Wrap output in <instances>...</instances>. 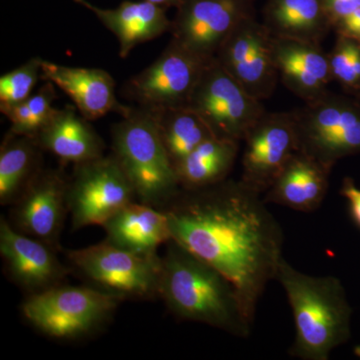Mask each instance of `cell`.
Wrapping results in <instances>:
<instances>
[{
	"mask_svg": "<svg viewBox=\"0 0 360 360\" xmlns=\"http://www.w3.org/2000/svg\"><path fill=\"white\" fill-rule=\"evenodd\" d=\"M172 239L231 281L246 317L255 323L257 304L283 259V231L262 193L229 179L186 191L161 208Z\"/></svg>",
	"mask_w": 360,
	"mask_h": 360,
	"instance_id": "6da1fadb",
	"label": "cell"
},
{
	"mask_svg": "<svg viewBox=\"0 0 360 360\" xmlns=\"http://www.w3.org/2000/svg\"><path fill=\"white\" fill-rule=\"evenodd\" d=\"M167 245L161 257L160 297L170 312L181 321L248 338L253 324L231 281L172 239Z\"/></svg>",
	"mask_w": 360,
	"mask_h": 360,
	"instance_id": "7a4b0ae2",
	"label": "cell"
},
{
	"mask_svg": "<svg viewBox=\"0 0 360 360\" xmlns=\"http://www.w3.org/2000/svg\"><path fill=\"white\" fill-rule=\"evenodd\" d=\"M276 281L292 311L295 338L290 354L302 360H328L350 338L352 307L338 277L314 276L281 259Z\"/></svg>",
	"mask_w": 360,
	"mask_h": 360,
	"instance_id": "3957f363",
	"label": "cell"
},
{
	"mask_svg": "<svg viewBox=\"0 0 360 360\" xmlns=\"http://www.w3.org/2000/svg\"><path fill=\"white\" fill-rule=\"evenodd\" d=\"M112 150L141 202L161 210L181 191L155 118L148 110H131L115 125Z\"/></svg>",
	"mask_w": 360,
	"mask_h": 360,
	"instance_id": "277c9868",
	"label": "cell"
},
{
	"mask_svg": "<svg viewBox=\"0 0 360 360\" xmlns=\"http://www.w3.org/2000/svg\"><path fill=\"white\" fill-rule=\"evenodd\" d=\"M122 300L94 286L59 284L28 295L21 311L26 321L44 335L75 340L101 328Z\"/></svg>",
	"mask_w": 360,
	"mask_h": 360,
	"instance_id": "5b68a950",
	"label": "cell"
},
{
	"mask_svg": "<svg viewBox=\"0 0 360 360\" xmlns=\"http://www.w3.org/2000/svg\"><path fill=\"white\" fill-rule=\"evenodd\" d=\"M290 112L298 150L329 172L338 160L360 155V104L354 96L328 91Z\"/></svg>",
	"mask_w": 360,
	"mask_h": 360,
	"instance_id": "8992f818",
	"label": "cell"
},
{
	"mask_svg": "<svg viewBox=\"0 0 360 360\" xmlns=\"http://www.w3.org/2000/svg\"><path fill=\"white\" fill-rule=\"evenodd\" d=\"M71 266L94 284L123 300L160 296L161 257L141 255L106 243L66 252Z\"/></svg>",
	"mask_w": 360,
	"mask_h": 360,
	"instance_id": "52a82bcc",
	"label": "cell"
},
{
	"mask_svg": "<svg viewBox=\"0 0 360 360\" xmlns=\"http://www.w3.org/2000/svg\"><path fill=\"white\" fill-rule=\"evenodd\" d=\"M186 106L200 116L213 136L238 142L266 112L262 101L250 96L217 58L205 65Z\"/></svg>",
	"mask_w": 360,
	"mask_h": 360,
	"instance_id": "ba28073f",
	"label": "cell"
},
{
	"mask_svg": "<svg viewBox=\"0 0 360 360\" xmlns=\"http://www.w3.org/2000/svg\"><path fill=\"white\" fill-rule=\"evenodd\" d=\"M136 200L134 186L115 156L75 165L68 184V208L73 231L101 225Z\"/></svg>",
	"mask_w": 360,
	"mask_h": 360,
	"instance_id": "9c48e42d",
	"label": "cell"
},
{
	"mask_svg": "<svg viewBox=\"0 0 360 360\" xmlns=\"http://www.w3.org/2000/svg\"><path fill=\"white\" fill-rule=\"evenodd\" d=\"M210 61L172 40L153 65L127 82L125 92L146 110L186 106Z\"/></svg>",
	"mask_w": 360,
	"mask_h": 360,
	"instance_id": "30bf717a",
	"label": "cell"
},
{
	"mask_svg": "<svg viewBox=\"0 0 360 360\" xmlns=\"http://www.w3.org/2000/svg\"><path fill=\"white\" fill-rule=\"evenodd\" d=\"M255 0H182L172 20V40L205 60L217 58L240 21L255 15Z\"/></svg>",
	"mask_w": 360,
	"mask_h": 360,
	"instance_id": "8fae6325",
	"label": "cell"
},
{
	"mask_svg": "<svg viewBox=\"0 0 360 360\" xmlns=\"http://www.w3.org/2000/svg\"><path fill=\"white\" fill-rule=\"evenodd\" d=\"M272 37L264 22L257 21L255 15L248 16L232 30L215 58L258 101L269 98L279 79Z\"/></svg>",
	"mask_w": 360,
	"mask_h": 360,
	"instance_id": "7c38bea8",
	"label": "cell"
},
{
	"mask_svg": "<svg viewBox=\"0 0 360 360\" xmlns=\"http://www.w3.org/2000/svg\"><path fill=\"white\" fill-rule=\"evenodd\" d=\"M241 180L264 193L288 160L298 151L291 112H265L245 135Z\"/></svg>",
	"mask_w": 360,
	"mask_h": 360,
	"instance_id": "4fadbf2b",
	"label": "cell"
},
{
	"mask_svg": "<svg viewBox=\"0 0 360 360\" xmlns=\"http://www.w3.org/2000/svg\"><path fill=\"white\" fill-rule=\"evenodd\" d=\"M68 184L60 172H37L13 203L8 221L16 231L59 250L68 212Z\"/></svg>",
	"mask_w": 360,
	"mask_h": 360,
	"instance_id": "5bb4252c",
	"label": "cell"
},
{
	"mask_svg": "<svg viewBox=\"0 0 360 360\" xmlns=\"http://www.w3.org/2000/svg\"><path fill=\"white\" fill-rule=\"evenodd\" d=\"M58 250L16 231L11 222L0 219V255L11 281L28 295L63 284L70 270L58 259Z\"/></svg>",
	"mask_w": 360,
	"mask_h": 360,
	"instance_id": "9a60e30c",
	"label": "cell"
},
{
	"mask_svg": "<svg viewBox=\"0 0 360 360\" xmlns=\"http://www.w3.org/2000/svg\"><path fill=\"white\" fill-rule=\"evenodd\" d=\"M272 52L279 79L304 103L328 91L333 80L328 53L321 44L272 37Z\"/></svg>",
	"mask_w": 360,
	"mask_h": 360,
	"instance_id": "2e32d148",
	"label": "cell"
},
{
	"mask_svg": "<svg viewBox=\"0 0 360 360\" xmlns=\"http://www.w3.org/2000/svg\"><path fill=\"white\" fill-rule=\"evenodd\" d=\"M41 79L65 92L85 120H97L111 111L127 116L131 111L118 103L115 80L103 70L70 68L42 60Z\"/></svg>",
	"mask_w": 360,
	"mask_h": 360,
	"instance_id": "e0dca14e",
	"label": "cell"
},
{
	"mask_svg": "<svg viewBox=\"0 0 360 360\" xmlns=\"http://www.w3.org/2000/svg\"><path fill=\"white\" fill-rule=\"evenodd\" d=\"M329 174L321 163L296 151L265 191L264 200L296 212H314L326 200Z\"/></svg>",
	"mask_w": 360,
	"mask_h": 360,
	"instance_id": "ac0fdd59",
	"label": "cell"
},
{
	"mask_svg": "<svg viewBox=\"0 0 360 360\" xmlns=\"http://www.w3.org/2000/svg\"><path fill=\"white\" fill-rule=\"evenodd\" d=\"M106 243L141 255H158L172 239L167 213L139 202L129 203L103 224Z\"/></svg>",
	"mask_w": 360,
	"mask_h": 360,
	"instance_id": "d6986e66",
	"label": "cell"
},
{
	"mask_svg": "<svg viewBox=\"0 0 360 360\" xmlns=\"http://www.w3.org/2000/svg\"><path fill=\"white\" fill-rule=\"evenodd\" d=\"M99 21L115 35L120 41V54L127 58L136 45L155 39L172 30L167 8L142 1H122L116 8L103 9L90 6Z\"/></svg>",
	"mask_w": 360,
	"mask_h": 360,
	"instance_id": "ffe728a7",
	"label": "cell"
},
{
	"mask_svg": "<svg viewBox=\"0 0 360 360\" xmlns=\"http://www.w3.org/2000/svg\"><path fill=\"white\" fill-rule=\"evenodd\" d=\"M84 120L70 108L56 110L34 141L65 162L96 160L103 155V141Z\"/></svg>",
	"mask_w": 360,
	"mask_h": 360,
	"instance_id": "44dd1931",
	"label": "cell"
},
{
	"mask_svg": "<svg viewBox=\"0 0 360 360\" xmlns=\"http://www.w3.org/2000/svg\"><path fill=\"white\" fill-rule=\"evenodd\" d=\"M264 25L274 37L314 44L333 30L323 0H267Z\"/></svg>",
	"mask_w": 360,
	"mask_h": 360,
	"instance_id": "7402d4cb",
	"label": "cell"
},
{
	"mask_svg": "<svg viewBox=\"0 0 360 360\" xmlns=\"http://www.w3.org/2000/svg\"><path fill=\"white\" fill-rule=\"evenodd\" d=\"M239 153V142L210 137L175 167L181 189L193 191L229 179Z\"/></svg>",
	"mask_w": 360,
	"mask_h": 360,
	"instance_id": "603a6c76",
	"label": "cell"
},
{
	"mask_svg": "<svg viewBox=\"0 0 360 360\" xmlns=\"http://www.w3.org/2000/svg\"><path fill=\"white\" fill-rule=\"evenodd\" d=\"M148 111L155 118L161 141L174 168L213 136L200 116L187 106Z\"/></svg>",
	"mask_w": 360,
	"mask_h": 360,
	"instance_id": "cb8c5ba5",
	"label": "cell"
},
{
	"mask_svg": "<svg viewBox=\"0 0 360 360\" xmlns=\"http://www.w3.org/2000/svg\"><path fill=\"white\" fill-rule=\"evenodd\" d=\"M37 141L9 134L0 149V203L13 205L37 174Z\"/></svg>",
	"mask_w": 360,
	"mask_h": 360,
	"instance_id": "d4e9b609",
	"label": "cell"
},
{
	"mask_svg": "<svg viewBox=\"0 0 360 360\" xmlns=\"http://www.w3.org/2000/svg\"><path fill=\"white\" fill-rule=\"evenodd\" d=\"M56 98L53 84L46 82L37 94L22 103L0 106L1 112L11 120V134L34 139L56 110L52 108Z\"/></svg>",
	"mask_w": 360,
	"mask_h": 360,
	"instance_id": "484cf974",
	"label": "cell"
},
{
	"mask_svg": "<svg viewBox=\"0 0 360 360\" xmlns=\"http://www.w3.org/2000/svg\"><path fill=\"white\" fill-rule=\"evenodd\" d=\"M333 80L349 96L360 94V44L356 40L336 35L333 51L328 53Z\"/></svg>",
	"mask_w": 360,
	"mask_h": 360,
	"instance_id": "4316f807",
	"label": "cell"
},
{
	"mask_svg": "<svg viewBox=\"0 0 360 360\" xmlns=\"http://www.w3.org/2000/svg\"><path fill=\"white\" fill-rule=\"evenodd\" d=\"M41 59H30L0 78V103L1 105H13L22 103L30 96L41 78Z\"/></svg>",
	"mask_w": 360,
	"mask_h": 360,
	"instance_id": "83f0119b",
	"label": "cell"
},
{
	"mask_svg": "<svg viewBox=\"0 0 360 360\" xmlns=\"http://www.w3.org/2000/svg\"><path fill=\"white\" fill-rule=\"evenodd\" d=\"M324 7L333 25L360 9V0H323Z\"/></svg>",
	"mask_w": 360,
	"mask_h": 360,
	"instance_id": "f1b7e54d",
	"label": "cell"
},
{
	"mask_svg": "<svg viewBox=\"0 0 360 360\" xmlns=\"http://www.w3.org/2000/svg\"><path fill=\"white\" fill-rule=\"evenodd\" d=\"M340 193L347 198L352 219L360 229V189L355 186L354 179L350 177L343 179Z\"/></svg>",
	"mask_w": 360,
	"mask_h": 360,
	"instance_id": "f546056e",
	"label": "cell"
},
{
	"mask_svg": "<svg viewBox=\"0 0 360 360\" xmlns=\"http://www.w3.org/2000/svg\"><path fill=\"white\" fill-rule=\"evenodd\" d=\"M336 35H343L360 44V9L338 21L333 27Z\"/></svg>",
	"mask_w": 360,
	"mask_h": 360,
	"instance_id": "4dcf8cb0",
	"label": "cell"
},
{
	"mask_svg": "<svg viewBox=\"0 0 360 360\" xmlns=\"http://www.w3.org/2000/svg\"><path fill=\"white\" fill-rule=\"evenodd\" d=\"M148 1L167 9L169 7H176L177 8L181 4L182 0H148Z\"/></svg>",
	"mask_w": 360,
	"mask_h": 360,
	"instance_id": "1f68e13d",
	"label": "cell"
},
{
	"mask_svg": "<svg viewBox=\"0 0 360 360\" xmlns=\"http://www.w3.org/2000/svg\"><path fill=\"white\" fill-rule=\"evenodd\" d=\"M73 1L77 2V4H82V6H84L89 9L90 8V6H91V4H89L86 0H73Z\"/></svg>",
	"mask_w": 360,
	"mask_h": 360,
	"instance_id": "d6a6232c",
	"label": "cell"
},
{
	"mask_svg": "<svg viewBox=\"0 0 360 360\" xmlns=\"http://www.w3.org/2000/svg\"><path fill=\"white\" fill-rule=\"evenodd\" d=\"M354 354H356L357 357L360 359V345L354 348Z\"/></svg>",
	"mask_w": 360,
	"mask_h": 360,
	"instance_id": "836d02e7",
	"label": "cell"
},
{
	"mask_svg": "<svg viewBox=\"0 0 360 360\" xmlns=\"http://www.w3.org/2000/svg\"><path fill=\"white\" fill-rule=\"evenodd\" d=\"M355 99H356L357 101H359V103L360 104V94H357V96H354Z\"/></svg>",
	"mask_w": 360,
	"mask_h": 360,
	"instance_id": "e575fe53",
	"label": "cell"
}]
</instances>
